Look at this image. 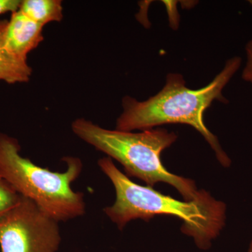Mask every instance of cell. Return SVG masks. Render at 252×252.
<instances>
[{
    "mask_svg": "<svg viewBox=\"0 0 252 252\" xmlns=\"http://www.w3.org/2000/svg\"><path fill=\"white\" fill-rule=\"evenodd\" d=\"M241 64L238 56L228 59L215 79L198 90L189 89L182 74L170 73L162 90L147 100L140 102L129 96L124 97L123 112L117 119L116 130L132 132L165 124H186L203 136L223 167H230L231 160L222 149L218 137L207 128L204 113L214 101L228 103L222 92Z\"/></svg>",
    "mask_w": 252,
    "mask_h": 252,
    "instance_id": "1",
    "label": "cell"
},
{
    "mask_svg": "<svg viewBox=\"0 0 252 252\" xmlns=\"http://www.w3.org/2000/svg\"><path fill=\"white\" fill-rule=\"evenodd\" d=\"M98 166L115 189V201L106 207L104 212L119 229H124L131 220L138 219L148 221L158 215L176 217L184 221L182 233L191 237L199 249L206 250L224 228L226 205L220 200L212 205L182 201L153 187L137 185L109 157L99 159Z\"/></svg>",
    "mask_w": 252,
    "mask_h": 252,
    "instance_id": "2",
    "label": "cell"
},
{
    "mask_svg": "<svg viewBox=\"0 0 252 252\" xmlns=\"http://www.w3.org/2000/svg\"><path fill=\"white\" fill-rule=\"evenodd\" d=\"M71 128L81 140L122 164L127 177L143 181L151 187L160 182L172 186L187 201L216 203L206 190H198L193 180L171 173L162 164V152L177 140L175 132L162 127L139 132L109 130L84 118L72 122Z\"/></svg>",
    "mask_w": 252,
    "mask_h": 252,
    "instance_id": "3",
    "label": "cell"
},
{
    "mask_svg": "<svg viewBox=\"0 0 252 252\" xmlns=\"http://www.w3.org/2000/svg\"><path fill=\"white\" fill-rule=\"evenodd\" d=\"M20 152L16 138L0 132V173L20 195L59 222L85 214L84 193L74 191L72 187L82 172L80 159L63 158L67 166L65 171L54 172L35 165Z\"/></svg>",
    "mask_w": 252,
    "mask_h": 252,
    "instance_id": "4",
    "label": "cell"
},
{
    "mask_svg": "<svg viewBox=\"0 0 252 252\" xmlns=\"http://www.w3.org/2000/svg\"><path fill=\"white\" fill-rule=\"evenodd\" d=\"M59 223L21 196L0 217V252H57L61 243Z\"/></svg>",
    "mask_w": 252,
    "mask_h": 252,
    "instance_id": "5",
    "label": "cell"
},
{
    "mask_svg": "<svg viewBox=\"0 0 252 252\" xmlns=\"http://www.w3.org/2000/svg\"><path fill=\"white\" fill-rule=\"evenodd\" d=\"M43 28L18 9L8 21L4 36L6 49L18 59L28 61V54L44 40Z\"/></svg>",
    "mask_w": 252,
    "mask_h": 252,
    "instance_id": "6",
    "label": "cell"
},
{
    "mask_svg": "<svg viewBox=\"0 0 252 252\" xmlns=\"http://www.w3.org/2000/svg\"><path fill=\"white\" fill-rule=\"evenodd\" d=\"M8 21L0 19V81L9 84L27 83L31 79L32 69L28 61L18 59L5 46Z\"/></svg>",
    "mask_w": 252,
    "mask_h": 252,
    "instance_id": "7",
    "label": "cell"
},
{
    "mask_svg": "<svg viewBox=\"0 0 252 252\" xmlns=\"http://www.w3.org/2000/svg\"><path fill=\"white\" fill-rule=\"evenodd\" d=\"M19 10L44 27L49 23L61 22L63 18V3L60 0H23Z\"/></svg>",
    "mask_w": 252,
    "mask_h": 252,
    "instance_id": "8",
    "label": "cell"
},
{
    "mask_svg": "<svg viewBox=\"0 0 252 252\" xmlns=\"http://www.w3.org/2000/svg\"><path fill=\"white\" fill-rule=\"evenodd\" d=\"M21 196L0 173V217L14 206Z\"/></svg>",
    "mask_w": 252,
    "mask_h": 252,
    "instance_id": "9",
    "label": "cell"
},
{
    "mask_svg": "<svg viewBox=\"0 0 252 252\" xmlns=\"http://www.w3.org/2000/svg\"><path fill=\"white\" fill-rule=\"evenodd\" d=\"M247 56V63L243 69L242 78L244 81L252 85V39L249 41L245 47Z\"/></svg>",
    "mask_w": 252,
    "mask_h": 252,
    "instance_id": "10",
    "label": "cell"
},
{
    "mask_svg": "<svg viewBox=\"0 0 252 252\" xmlns=\"http://www.w3.org/2000/svg\"><path fill=\"white\" fill-rule=\"evenodd\" d=\"M21 0H0V15L15 12L19 9Z\"/></svg>",
    "mask_w": 252,
    "mask_h": 252,
    "instance_id": "11",
    "label": "cell"
},
{
    "mask_svg": "<svg viewBox=\"0 0 252 252\" xmlns=\"http://www.w3.org/2000/svg\"><path fill=\"white\" fill-rule=\"evenodd\" d=\"M248 252H252V239L249 245Z\"/></svg>",
    "mask_w": 252,
    "mask_h": 252,
    "instance_id": "12",
    "label": "cell"
},
{
    "mask_svg": "<svg viewBox=\"0 0 252 252\" xmlns=\"http://www.w3.org/2000/svg\"><path fill=\"white\" fill-rule=\"evenodd\" d=\"M249 2H250V4H251L252 6V1H249Z\"/></svg>",
    "mask_w": 252,
    "mask_h": 252,
    "instance_id": "13",
    "label": "cell"
}]
</instances>
